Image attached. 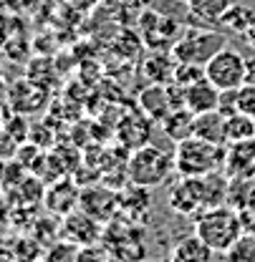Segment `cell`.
Returning <instances> with one entry per match:
<instances>
[{
    "mask_svg": "<svg viewBox=\"0 0 255 262\" xmlns=\"http://www.w3.org/2000/svg\"><path fill=\"white\" fill-rule=\"evenodd\" d=\"M218 111L230 116V114H238V89L235 91H220V103H218Z\"/></svg>",
    "mask_w": 255,
    "mask_h": 262,
    "instance_id": "603a6c76",
    "label": "cell"
},
{
    "mask_svg": "<svg viewBox=\"0 0 255 262\" xmlns=\"http://www.w3.org/2000/svg\"><path fill=\"white\" fill-rule=\"evenodd\" d=\"M205 76V66H197V63H177V71H174V83H180V86H190L194 81H200Z\"/></svg>",
    "mask_w": 255,
    "mask_h": 262,
    "instance_id": "44dd1931",
    "label": "cell"
},
{
    "mask_svg": "<svg viewBox=\"0 0 255 262\" xmlns=\"http://www.w3.org/2000/svg\"><path fill=\"white\" fill-rule=\"evenodd\" d=\"M192 136L215 141V144H225V114L215 111H205V114H194V129Z\"/></svg>",
    "mask_w": 255,
    "mask_h": 262,
    "instance_id": "9a60e30c",
    "label": "cell"
},
{
    "mask_svg": "<svg viewBox=\"0 0 255 262\" xmlns=\"http://www.w3.org/2000/svg\"><path fill=\"white\" fill-rule=\"evenodd\" d=\"M227 144H215L200 136H187L174 144V169L180 177H205L225 169Z\"/></svg>",
    "mask_w": 255,
    "mask_h": 262,
    "instance_id": "6da1fadb",
    "label": "cell"
},
{
    "mask_svg": "<svg viewBox=\"0 0 255 262\" xmlns=\"http://www.w3.org/2000/svg\"><path fill=\"white\" fill-rule=\"evenodd\" d=\"M212 262H215V260H212ZM223 262H230V260H227V257H225V260H223Z\"/></svg>",
    "mask_w": 255,
    "mask_h": 262,
    "instance_id": "f1b7e54d",
    "label": "cell"
},
{
    "mask_svg": "<svg viewBox=\"0 0 255 262\" xmlns=\"http://www.w3.org/2000/svg\"><path fill=\"white\" fill-rule=\"evenodd\" d=\"M238 111L255 119V83H250V81L238 89Z\"/></svg>",
    "mask_w": 255,
    "mask_h": 262,
    "instance_id": "7402d4cb",
    "label": "cell"
},
{
    "mask_svg": "<svg viewBox=\"0 0 255 262\" xmlns=\"http://www.w3.org/2000/svg\"><path fill=\"white\" fill-rule=\"evenodd\" d=\"M243 232H245L243 214L227 204H215V207L202 209L194 222V234L205 239L215 252H223V255L235 245V239Z\"/></svg>",
    "mask_w": 255,
    "mask_h": 262,
    "instance_id": "7a4b0ae2",
    "label": "cell"
},
{
    "mask_svg": "<svg viewBox=\"0 0 255 262\" xmlns=\"http://www.w3.org/2000/svg\"><path fill=\"white\" fill-rule=\"evenodd\" d=\"M66 234L79 245H94L101 237V222L94 220L91 214H86L84 209L71 212V214H66Z\"/></svg>",
    "mask_w": 255,
    "mask_h": 262,
    "instance_id": "7c38bea8",
    "label": "cell"
},
{
    "mask_svg": "<svg viewBox=\"0 0 255 262\" xmlns=\"http://www.w3.org/2000/svg\"><path fill=\"white\" fill-rule=\"evenodd\" d=\"M235 0H187L190 15H194L197 20H207V23H220L227 8Z\"/></svg>",
    "mask_w": 255,
    "mask_h": 262,
    "instance_id": "ac0fdd59",
    "label": "cell"
},
{
    "mask_svg": "<svg viewBox=\"0 0 255 262\" xmlns=\"http://www.w3.org/2000/svg\"><path fill=\"white\" fill-rule=\"evenodd\" d=\"M205 76L220 89V91H235L243 83H248V58L225 46L220 53H215L207 66H205Z\"/></svg>",
    "mask_w": 255,
    "mask_h": 262,
    "instance_id": "5b68a950",
    "label": "cell"
},
{
    "mask_svg": "<svg viewBox=\"0 0 255 262\" xmlns=\"http://www.w3.org/2000/svg\"><path fill=\"white\" fill-rule=\"evenodd\" d=\"M212 260H215V250L205 239H200L194 232L190 237H182L174 245L172 255H169V262H212Z\"/></svg>",
    "mask_w": 255,
    "mask_h": 262,
    "instance_id": "4fadbf2b",
    "label": "cell"
},
{
    "mask_svg": "<svg viewBox=\"0 0 255 262\" xmlns=\"http://www.w3.org/2000/svg\"><path fill=\"white\" fill-rule=\"evenodd\" d=\"M106 262H124V260H106Z\"/></svg>",
    "mask_w": 255,
    "mask_h": 262,
    "instance_id": "83f0119b",
    "label": "cell"
},
{
    "mask_svg": "<svg viewBox=\"0 0 255 262\" xmlns=\"http://www.w3.org/2000/svg\"><path fill=\"white\" fill-rule=\"evenodd\" d=\"M253 20H255V13L250 8H245L243 3H238V0L227 8V13L220 18V23H223L225 28L227 31H235V33H245Z\"/></svg>",
    "mask_w": 255,
    "mask_h": 262,
    "instance_id": "d6986e66",
    "label": "cell"
},
{
    "mask_svg": "<svg viewBox=\"0 0 255 262\" xmlns=\"http://www.w3.org/2000/svg\"><path fill=\"white\" fill-rule=\"evenodd\" d=\"M243 35H245V40H248V46H250V48H253V51H255V20H253V23H250V26H248V31L243 33Z\"/></svg>",
    "mask_w": 255,
    "mask_h": 262,
    "instance_id": "cb8c5ba5",
    "label": "cell"
},
{
    "mask_svg": "<svg viewBox=\"0 0 255 262\" xmlns=\"http://www.w3.org/2000/svg\"><path fill=\"white\" fill-rule=\"evenodd\" d=\"M225 257L230 262H255V232L245 229L235 239V245L225 252Z\"/></svg>",
    "mask_w": 255,
    "mask_h": 262,
    "instance_id": "ffe728a7",
    "label": "cell"
},
{
    "mask_svg": "<svg viewBox=\"0 0 255 262\" xmlns=\"http://www.w3.org/2000/svg\"><path fill=\"white\" fill-rule=\"evenodd\" d=\"M225 48V35L218 31H207V28H192L180 35V40L174 43L172 53L177 61L182 63H197L207 66V61L220 53Z\"/></svg>",
    "mask_w": 255,
    "mask_h": 262,
    "instance_id": "277c9868",
    "label": "cell"
},
{
    "mask_svg": "<svg viewBox=\"0 0 255 262\" xmlns=\"http://www.w3.org/2000/svg\"><path fill=\"white\" fill-rule=\"evenodd\" d=\"M162 129H164V136H167V139H172V141L177 144V141L192 136V129H194V114H192L187 106L174 108V111L162 121Z\"/></svg>",
    "mask_w": 255,
    "mask_h": 262,
    "instance_id": "2e32d148",
    "label": "cell"
},
{
    "mask_svg": "<svg viewBox=\"0 0 255 262\" xmlns=\"http://www.w3.org/2000/svg\"><path fill=\"white\" fill-rule=\"evenodd\" d=\"M142 262H169V260H164V257H152V260H142Z\"/></svg>",
    "mask_w": 255,
    "mask_h": 262,
    "instance_id": "4316f807",
    "label": "cell"
},
{
    "mask_svg": "<svg viewBox=\"0 0 255 262\" xmlns=\"http://www.w3.org/2000/svg\"><path fill=\"white\" fill-rule=\"evenodd\" d=\"M218 103H220V89L207 76H202L200 81H194V83H190L185 89V106L190 108L192 114L215 111Z\"/></svg>",
    "mask_w": 255,
    "mask_h": 262,
    "instance_id": "8fae6325",
    "label": "cell"
},
{
    "mask_svg": "<svg viewBox=\"0 0 255 262\" xmlns=\"http://www.w3.org/2000/svg\"><path fill=\"white\" fill-rule=\"evenodd\" d=\"M139 111L147 119H152L154 124H162L174 111V103H172L167 83H152L149 89H144L139 94Z\"/></svg>",
    "mask_w": 255,
    "mask_h": 262,
    "instance_id": "9c48e42d",
    "label": "cell"
},
{
    "mask_svg": "<svg viewBox=\"0 0 255 262\" xmlns=\"http://www.w3.org/2000/svg\"><path fill=\"white\" fill-rule=\"evenodd\" d=\"M253 13H255V8H253Z\"/></svg>",
    "mask_w": 255,
    "mask_h": 262,
    "instance_id": "f546056e",
    "label": "cell"
},
{
    "mask_svg": "<svg viewBox=\"0 0 255 262\" xmlns=\"http://www.w3.org/2000/svg\"><path fill=\"white\" fill-rule=\"evenodd\" d=\"M169 207L180 214H194V212L207 209L202 177H182V182L169 189Z\"/></svg>",
    "mask_w": 255,
    "mask_h": 262,
    "instance_id": "52a82bcc",
    "label": "cell"
},
{
    "mask_svg": "<svg viewBox=\"0 0 255 262\" xmlns=\"http://www.w3.org/2000/svg\"><path fill=\"white\" fill-rule=\"evenodd\" d=\"M255 139V119L238 111L225 116V144H238V141H248Z\"/></svg>",
    "mask_w": 255,
    "mask_h": 262,
    "instance_id": "e0dca14e",
    "label": "cell"
},
{
    "mask_svg": "<svg viewBox=\"0 0 255 262\" xmlns=\"http://www.w3.org/2000/svg\"><path fill=\"white\" fill-rule=\"evenodd\" d=\"M119 199L122 196L116 192H111V189H106V187H89V189L81 192L79 207L99 222H109L119 209Z\"/></svg>",
    "mask_w": 255,
    "mask_h": 262,
    "instance_id": "ba28073f",
    "label": "cell"
},
{
    "mask_svg": "<svg viewBox=\"0 0 255 262\" xmlns=\"http://www.w3.org/2000/svg\"><path fill=\"white\" fill-rule=\"evenodd\" d=\"M139 31L152 51H164V48L172 51L174 43L180 40V23L157 10H144L139 15Z\"/></svg>",
    "mask_w": 255,
    "mask_h": 262,
    "instance_id": "8992f818",
    "label": "cell"
},
{
    "mask_svg": "<svg viewBox=\"0 0 255 262\" xmlns=\"http://www.w3.org/2000/svg\"><path fill=\"white\" fill-rule=\"evenodd\" d=\"M81 202V192L73 187V182L61 179L58 184H53L48 192H46V207L53 212V214H71L76 209V204Z\"/></svg>",
    "mask_w": 255,
    "mask_h": 262,
    "instance_id": "5bb4252c",
    "label": "cell"
},
{
    "mask_svg": "<svg viewBox=\"0 0 255 262\" xmlns=\"http://www.w3.org/2000/svg\"><path fill=\"white\" fill-rule=\"evenodd\" d=\"M248 81L255 83V58L253 61H248Z\"/></svg>",
    "mask_w": 255,
    "mask_h": 262,
    "instance_id": "d4e9b609",
    "label": "cell"
},
{
    "mask_svg": "<svg viewBox=\"0 0 255 262\" xmlns=\"http://www.w3.org/2000/svg\"><path fill=\"white\" fill-rule=\"evenodd\" d=\"M225 171L232 179L253 177L255 174V139L227 144V157H225Z\"/></svg>",
    "mask_w": 255,
    "mask_h": 262,
    "instance_id": "30bf717a",
    "label": "cell"
},
{
    "mask_svg": "<svg viewBox=\"0 0 255 262\" xmlns=\"http://www.w3.org/2000/svg\"><path fill=\"white\" fill-rule=\"evenodd\" d=\"M177 171L174 169V151H164L157 144H144L134 149V154L127 162V179L129 184L152 189L167 182V177Z\"/></svg>",
    "mask_w": 255,
    "mask_h": 262,
    "instance_id": "3957f363",
    "label": "cell"
},
{
    "mask_svg": "<svg viewBox=\"0 0 255 262\" xmlns=\"http://www.w3.org/2000/svg\"><path fill=\"white\" fill-rule=\"evenodd\" d=\"M5 171H8V166H5V162L0 159V184L5 182Z\"/></svg>",
    "mask_w": 255,
    "mask_h": 262,
    "instance_id": "484cf974",
    "label": "cell"
}]
</instances>
